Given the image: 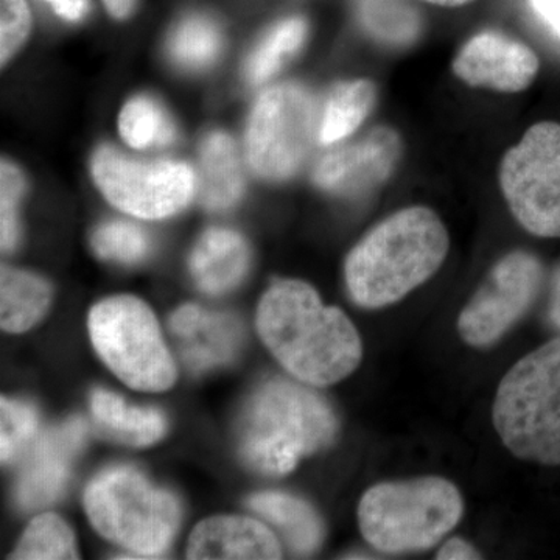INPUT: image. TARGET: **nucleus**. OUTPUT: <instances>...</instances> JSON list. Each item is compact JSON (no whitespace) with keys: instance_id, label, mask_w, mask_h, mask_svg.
<instances>
[{"instance_id":"1a4fd4ad","label":"nucleus","mask_w":560,"mask_h":560,"mask_svg":"<svg viewBox=\"0 0 560 560\" xmlns=\"http://www.w3.org/2000/svg\"><path fill=\"white\" fill-rule=\"evenodd\" d=\"M500 184L515 220L537 237L560 238V125L541 121L504 154Z\"/></svg>"},{"instance_id":"393cba45","label":"nucleus","mask_w":560,"mask_h":560,"mask_svg":"<svg viewBox=\"0 0 560 560\" xmlns=\"http://www.w3.org/2000/svg\"><path fill=\"white\" fill-rule=\"evenodd\" d=\"M121 138L135 149L168 147L175 142L176 127L167 110L149 95H139L121 109Z\"/></svg>"},{"instance_id":"6e6552de","label":"nucleus","mask_w":560,"mask_h":560,"mask_svg":"<svg viewBox=\"0 0 560 560\" xmlns=\"http://www.w3.org/2000/svg\"><path fill=\"white\" fill-rule=\"evenodd\" d=\"M315 95L300 83L276 84L254 105L246 130V156L260 178L290 179L319 142Z\"/></svg>"},{"instance_id":"f257e3e1","label":"nucleus","mask_w":560,"mask_h":560,"mask_svg":"<svg viewBox=\"0 0 560 560\" xmlns=\"http://www.w3.org/2000/svg\"><path fill=\"white\" fill-rule=\"evenodd\" d=\"M257 330L276 360L298 381L330 386L345 381L363 357L348 316L323 304L301 280H278L261 298Z\"/></svg>"},{"instance_id":"dca6fc26","label":"nucleus","mask_w":560,"mask_h":560,"mask_svg":"<svg viewBox=\"0 0 560 560\" xmlns=\"http://www.w3.org/2000/svg\"><path fill=\"white\" fill-rule=\"evenodd\" d=\"M189 559H280L278 537L264 523L241 515H219L191 533Z\"/></svg>"},{"instance_id":"39448f33","label":"nucleus","mask_w":560,"mask_h":560,"mask_svg":"<svg viewBox=\"0 0 560 560\" xmlns=\"http://www.w3.org/2000/svg\"><path fill=\"white\" fill-rule=\"evenodd\" d=\"M463 512L455 485L427 477L372 486L360 501L359 523L372 548L400 555L430 550L458 525Z\"/></svg>"},{"instance_id":"2eb2a0df","label":"nucleus","mask_w":560,"mask_h":560,"mask_svg":"<svg viewBox=\"0 0 560 560\" xmlns=\"http://www.w3.org/2000/svg\"><path fill=\"white\" fill-rule=\"evenodd\" d=\"M171 329L180 355L195 372L230 364L243 345V327L234 316L198 305H184L173 313Z\"/></svg>"},{"instance_id":"2f4dec72","label":"nucleus","mask_w":560,"mask_h":560,"mask_svg":"<svg viewBox=\"0 0 560 560\" xmlns=\"http://www.w3.org/2000/svg\"><path fill=\"white\" fill-rule=\"evenodd\" d=\"M534 13L560 39V0H529Z\"/></svg>"},{"instance_id":"a878e982","label":"nucleus","mask_w":560,"mask_h":560,"mask_svg":"<svg viewBox=\"0 0 560 560\" xmlns=\"http://www.w3.org/2000/svg\"><path fill=\"white\" fill-rule=\"evenodd\" d=\"M360 20L374 38L405 46L419 33L418 11L408 0H359Z\"/></svg>"},{"instance_id":"f03ea898","label":"nucleus","mask_w":560,"mask_h":560,"mask_svg":"<svg viewBox=\"0 0 560 560\" xmlns=\"http://www.w3.org/2000/svg\"><path fill=\"white\" fill-rule=\"evenodd\" d=\"M451 238L429 208L401 209L364 235L346 260L350 298L364 308L404 300L444 264Z\"/></svg>"},{"instance_id":"412c9836","label":"nucleus","mask_w":560,"mask_h":560,"mask_svg":"<svg viewBox=\"0 0 560 560\" xmlns=\"http://www.w3.org/2000/svg\"><path fill=\"white\" fill-rule=\"evenodd\" d=\"M51 302V287L32 272L2 268L0 324L10 334L32 329L44 318Z\"/></svg>"},{"instance_id":"5701e85b","label":"nucleus","mask_w":560,"mask_h":560,"mask_svg":"<svg viewBox=\"0 0 560 560\" xmlns=\"http://www.w3.org/2000/svg\"><path fill=\"white\" fill-rule=\"evenodd\" d=\"M305 36L307 24L302 18H289L275 25L250 51L245 65L246 81L253 86L267 83L301 49Z\"/></svg>"},{"instance_id":"e433bc0d","label":"nucleus","mask_w":560,"mask_h":560,"mask_svg":"<svg viewBox=\"0 0 560 560\" xmlns=\"http://www.w3.org/2000/svg\"><path fill=\"white\" fill-rule=\"evenodd\" d=\"M427 2L436 3V5L444 7H459L464 3H469L470 0H427Z\"/></svg>"},{"instance_id":"f3484780","label":"nucleus","mask_w":560,"mask_h":560,"mask_svg":"<svg viewBox=\"0 0 560 560\" xmlns=\"http://www.w3.org/2000/svg\"><path fill=\"white\" fill-rule=\"evenodd\" d=\"M249 268V249L235 231L213 228L201 235L190 257V271L205 293L223 294L238 285Z\"/></svg>"},{"instance_id":"b1692460","label":"nucleus","mask_w":560,"mask_h":560,"mask_svg":"<svg viewBox=\"0 0 560 560\" xmlns=\"http://www.w3.org/2000/svg\"><path fill=\"white\" fill-rule=\"evenodd\" d=\"M223 38L219 25L209 18H186L176 25L168 39V54L187 70H205L219 60Z\"/></svg>"},{"instance_id":"6ab92c4d","label":"nucleus","mask_w":560,"mask_h":560,"mask_svg":"<svg viewBox=\"0 0 560 560\" xmlns=\"http://www.w3.org/2000/svg\"><path fill=\"white\" fill-rule=\"evenodd\" d=\"M91 411L98 429L106 436L132 447L154 444L167 431V422L160 410L132 407L110 390L94 389Z\"/></svg>"},{"instance_id":"9d476101","label":"nucleus","mask_w":560,"mask_h":560,"mask_svg":"<svg viewBox=\"0 0 560 560\" xmlns=\"http://www.w3.org/2000/svg\"><path fill=\"white\" fill-rule=\"evenodd\" d=\"M92 176L110 205L143 220L180 212L198 190L189 165L176 161H140L103 145L92 158Z\"/></svg>"},{"instance_id":"4468645a","label":"nucleus","mask_w":560,"mask_h":560,"mask_svg":"<svg viewBox=\"0 0 560 560\" xmlns=\"http://www.w3.org/2000/svg\"><path fill=\"white\" fill-rule=\"evenodd\" d=\"M453 70L470 86L500 92H521L539 72V58L518 40L497 32H485L460 49Z\"/></svg>"},{"instance_id":"a211bd4d","label":"nucleus","mask_w":560,"mask_h":560,"mask_svg":"<svg viewBox=\"0 0 560 560\" xmlns=\"http://www.w3.org/2000/svg\"><path fill=\"white\" fill-rule=\"evenodd\" d=\"M198 197L209 210H226L237 205L243 195L241 158L234 140L226 132L206 136L200 149Z\"/></svg>"},{"instance_id":"aec40b11","label":"nucleus","mask_w":560,"mask_h":560,"mask_svg":"<svg viewBox=\"0 0 560 560\" xmlns=\"http://www.w3.org/2000/svg\"><path fill=\"white\" fill-rule=\"evenodd\" d=\"M248 506L279 528L298 555H312L318 550L324 526L311 504L289 493L261 492L250 497Z\"/></svg>"},{"instance_id":"ddd939ff","label":"nucleus","mask_w":560,"mask_h":560,"mask_svg":"<svg viewBox=\"0 0 560 560\" xmlns=\"http://www.w3.org/2000/svg\"><path fill=\"white\" fill-rule=\"evenodd\" d=\"M86 433L88 423L73 418L46 431L33 444L18 480L16 497L22 510H39L61 495Z\"/></svg>"},{"instance_id":"f704fd0d","label":"nucleus","mask_w":560,"mask_h":560,"mask_svg":"<svg viewBox=\"0 0 560 560\" xmlns=\"http://www.w3.org/2000/svg\"><path fill=\"white\" fill-rule=\"evenodd\" d=\"M548 316H550L551 323L560 329V267L556 270L555 278H552L550 311H548Z\"/></svg>"},{"instance_id":"72a5a7b5","label":"nucleus","mask_w":560,"mask_h":560,"mask_svg":"<svg viewBox=\"0 0 560 560\" xmlns=\"http://www.w3.org/2000/svg\"><path fill=\"white\" fill-rule=\"evenodd\" d=\"M436 559L459 560L481 559L480 551L475 550L469 541L463 539H451L438 552Z\"/></svg>"},{"instance_id":"0eeeda50","label":"nucleus","mask_w":560,"mask_h":560,"mask_svg":"<svg viewBox=\"0 0 560 560\" xmlns=\"http://www.w3.org/2000/svg\"><path fill=\"white\" fill-rule=\"evenodd\" d=\"M90 334L98 355L125 385L149 393L175 385V361L145 302L135 296L98 302L91 311Z\"/></svg>"},{"instance_id":"bb28decb","label":"nucleus","mask_w":560,"mask_h":560,"mask_svg":"<svg viewBox=\"0 0 560 560\" xmlns=\"http://www.w3.org/2000/svg\"><path fill=\"white\" fill-rule=\"evenodd\" d=\"M11 559H79V551L68 523L58 515L44 514L22 534Z\"/></svg>"},{"instance_id":"c756f323","label":"nucleus","mask_w":560,"mask_h":560,"mask_svg":"<svg viewBox=\"0 0 560 560\" xmlns=\"http://www.w3.org/2000/svg\"><path fill=\"white\" fill-rule=\"evenodd\" d=\"M25 190V179L20 168L11 162L2 161L0 167V235L2 249L11 250L20 237L18 208Z\"/></svg>"},{"instance_id":"f8f14e48","label":"nucleus","mask_w":560,"mask_h":560,"mask_svg":"<svg viewBox=\"0 0 560 560\" xmlns=\"http://www.w3.org/2000/svg\"><path fill=\"white\" fill-rule=\"evenodd\" d=\"M400 140L389 128H375L363 139L326 154L313 172L320 189L359 197L389 178L399 160Z\"/></svg>"},{"instance_id":"c9c22d12","label":"nucleus","mask_w":560,"mask_h":560,"mask_svg":"<svg viewBox=\"0 0 560 560\" xmlns=\"http://www.w3.org/2000/svg\"><path fill=\"white\" fill-rule=\"evenodd\" d=\"M106 9L114 18H127L131 13L132 7H135L136 0H103Z\"/></svg>"},{"instance_id":"20e7f679","label":"nucleus","mask_w":560,"mask_h":560,"mask_svg":"<svg viewBox=\"0 0 560 560\" xmlns=\"http://www.w3.org/2000/svg\"><path fill=\"white\" fill-rule=\"evenodd\" d=\"M492 416L512 455L560 466V335L523 357L504 375Z\"/></svg>"},{"instance_id":"c85d7f7f","label":"nucleus","mask_w":560,"mask_h":560,"mask_svg":"<svg viewBox=\"0 0 560 560\" xmlns=\"http://www.w3.org/2000/svg\"><path fill=\"white\" fill-rule=\"evenodd\" d=\"M38 430V415L25 401H0V455L2 463L16 459L31 445Z\"/></svg>"},{"instance_id":"9b49d317","label":"nucleus","mask_w":560,"mask_h":560,"mask_svg":"<svg viewBox=\"0 0 560 560\" xmlns=\"http://www.w3.org/2000/svg\"><path fill=\"white\" fill-rule=\"evenodd\" d=\"M541 282L544 268L536 256L525 250L508 254L460 312V338L474 348L495 345L529 311Z\"/></svg>"},{"instance_id":"473e14b6","label":"nucleus","mask_w":560,"mask_h":560,"mask_svg":"<svg viewBox=\"0 0 560 560\" xmlns=\"http://www.w3.org/2000/svg\"><path fill=\"white\" fill-rule=\"evenodd\" d=\"M62 20L77 22L83 20L90 11L88 0H44Z\"/></svg>"},{"instance_id":"423d86ee","label":"nucleus","mask_w":560,"mask_h":560,"mask_svg":"<svg viewBox=\"0 0 560 560\" xmlns=\"http://www.w3.org/2000/svg\"><path fill=\"white\" fill-rule=\"evenodd\" d=\"M84 510L101 536L135 558H158L178 530V500L154 488L131 467H113L92 480L84 493Z\"/></svg>"},{"instance_id":"4be33fe9","label":"nucleus","mask_w":560,"mask_h":560,"mask_svg":"<svg viewBox=\"0 0 560 560\" xmlns=\"http://www.w3.org/2000/svg\"><path fill=\"white\" fill-rule=\"evenodd\" d=\"M375 102V90L366 80L340 83L330 91L320 114L319 142H340L363 124Z\"/></svg>"},{"instance_id":"7ed1b4c3","label":"nucleus","mask_w":560,"mask_h":560,"mask_svg":"<svg viewBox=\"0 0 560 560\" xmlns=\"http://www.w3.org/2000/svg\"><path fill=\"white\" fill-rule=\"evenodd\" d=\"M337 433L329 401L298 383L275 378L261 385L246 407L241 452L254 470L279 477L305 456L329 447Z\"/></svg>"},{"instance_id":"cd10ccee","label":"nucleus","mask_w":560,"mask_h":560,"mask_svg":"<svg viewBox=\"0 0 560 560\" xmlns=\"http://www.w3.org/2000/svg\"><path fill=\"white\" fill-rule=\"evenodd\" d=\"M92 248L105 260L138 264L150 250L149 235L128 221H108L92 235Z\"/></svg>"},{"instance_id":"7c9ffc66","label":"nucleus","mask_w":560,"mask_h":560,"mask_svg":"<svg viewBox=\"0 0 560 560\" xmlns=\"http://www.w3.org/2000/svg\"><path fill=\"white\" fill-rule=\"evenodd\" d=\"M27 0H0V57L2 65L21 49L31 33Z\"/></svg>"}]
</instances>
